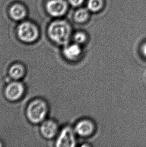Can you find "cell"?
Instances as JSON below:
<instances>
[{"mask_svg": "<svg viewBox=\"0 0 146 147\" xmlns=\"http://www.w3.org/2000/svg\"><path fill=\"white\" fill-rule=\"evenodd\" d=\"M50 39L54 43L64 46L69 44L72 34L70 24L64 20H56L50 24L47 29Z\"/></svg>", "mask_w": 146, "mask_h": 147, "instance_id": "cell-1", "label": "cell"}, {"mask_svg": "<svg viewBox=\"0 0 146 147\" xmlns=\"http://www.w3.org/2000/svg\"><path fill=\"white\" fill-rule=\"evenodd\" d=\"M46 9L51 16L59 17L67 12L68 4L64 0H50L46 3Z\"/></svg>", "mask_w": 146, "mask_h": 147, "instance_id": "cell-8", "label": "cell"}, {"mask_svg": "<svg viewBox=\"0 0 146 147\" xmlns=\"http://www.w3.org/2000/svg\"><path fill=\"white\" fill-rule=\"evenodd\" d=\"M8 74L13 80H20L26 76V67L20 62L14 63L10 66Z\"/></svg>", "mask_w": 146, "mask_h": 147, "instance_id": "cell-10", "label": "cell"}, {"mask_svg": "<svg viewBox=\"0 0 146 147\" xmlns=\"http://www.w3.org/2000/svg\"><path fill=\"white\" fill-rule=\"evenodd\" d=\"M87 6L89 11L96 13L102 9L104 1L103 0H88Z\"/></svg>", "mask_w": 146, "mask_h": 147, "instance_id": "cell-13", "label": "cell"}, {"mask_svg": "<svg viewBox=\"0 0 146 147\" xmlns=\"http://www.w3.org/2000/svg\"><path fill=\"white\" fill-rule=\"evenodd\" d=\"M82 46L75 43L64 46L63 54L66 59L71 62L77 61L82 56Z\"/></svg>", "mask_w": 146, "mask_h": 147, "instance_id": "cell-9", "label": "cell"}, {"mask_svg": "<svg viewBox=\"0 0 146 147\" xmlns=\"http://www.w3.org/2000/svg\"><path fill=\"white\" fill-rule=\"evenodd\" d=\"M17 37L20 41L26 44H32L39 38L40 31L36 24L31 22H24L17 27Z\"/></svg>", "mask_w": 146, "mask_h": 147, "instance_id": "cell-3", "label": "cell"}, {"mask_svg": "<svg viewBox=\"0 0 146 147\" xmlns=\"http://www.w3.org/2000/svg\"><path fill=\"white\" fill-rule=\"evenodd\" d=\"M89 17V11L88 9L81 8L76 11L74 18L76 22L83 23L86 22Z\"/></svg>", "mask_w": 146, "mask_h": 147, "instance_id": "cell-12", "label": "cell"}, {"mask_svg": "<svg viewBox=\"0 0 146 147\" xmlns=\"http://www.w3.org/2000/svg\"><path fill=\"white\" fill-rule=\"evenodd\" d=\"M70 4L73 7H79L83 4L84 0H68Z\"/></svg>", "mask_w": 146, "mask_h": 147, "instance_id": "cell-15", "label": "cell"}, {"mask_svg": "<svg viewBox=\"0 0 146 147\" xmlns=\"http://www.w3.org/2000/svg\"><path fill=\"white\" fill-rule=\"evenodd\" d=\"M74 129L77 136L80 137L88 138L94 134L96 127L93 121L84 119L77 122Z\"/></svg>", "mask_w": 146, "mask_h": 147, "instance_id": "cell-6", "label": "cell"}, {"mask_svg": "<svg viewBox=\"0 0 146 147\" xmlns=\"http://www.w3.org/2000/svg\"><path fill=\"white\" fill-rule=\"evenodd\" d=\"M77 135L74 129L65 127L60 130L56 140V146L58 147H74L77 145Z\"/></svg>", "mask_w": 146, "mask_h": 147, "instance_id": "cell-4", "label": "cell"}, {"mask_svg": "<svg viewBox=\"0 0 146 147\" xmlns=\"http://www.w3.org/2000/svg\"><path fill=\"white\" fill-rule=\"evenodd\" d=\"M1 146H2V143L0 142V147H1Z\"/></svg>", "mask_w": 146, "mask_h": 147, "instance_id": "cell-17", "label": "cell"}, {"mask_svg": "<svg viewBox=\"0 0 146 147\" xmlns=\"http://www.w3.org/2000/svg\"><path fill=\"white\" fill-rule=\"evenodd\" d=\"M140 51L143 56L146 59V42L144 43L141 46Z\"/></svg>", "mask_w": 146, "mask_h": 147, "instance_id": "cell-16", "label": "cell"}, {"mask_svg": "<svg viewBox=\"0 0 146 147\" xmlns=\"http://www.w3.org/2000/svg\"><path fill=\"white\" fill-rule=\"evenodd\" d=\"M27 9L24 4L15 3L10 7L9 13L11 18L14 21H18L24 19L27 15Z\"/></svg>", "mask_w": 146, "mask_h": 147, "instance_id": "cell-11", "label": "cell"}, {"mask_svg": "<svg viewBox=\"0 0 146 147\" xmlns=\"http://www.w3.org/2000/svg\"><path fill=\"white\" fill-rule=\"evenodd\" d=\"M25 90V85L20 80H13L5 88L4 95L9 101H18L23 98Z\"/></svg>", "mask_w": 146, "mask_h": 147, "instance_id": "cell-5", "label": "cell"}, {"mask_svg": "<svg viewBox=\"0 0 146 147\" xmlns=\"http://www.w3.org/2000/svg\"><path fill=\"white\" fill-rule=\"evenodd\" d=\"M49 111V107L47 101L41 98H36L28 103L26 115L31 123L38 124L47 119Z\"/></svg>", "mask_w": 146, "mask_h": 147, "instance_id": "cell-2", "label": "cell"}, {"mask_svg": "<svg viewBox=\"0 0 146 147\" xmlns=\"http://www.w3.org/2000/svg\"><path fill=\"white\" fill-rule=\"evenodd\" d=\"M87 39L88 38L87 35L84 32H77L73 36V40L74 43L81 46L87 42Z\"/></svg>", "mask_w": 146, "mask_h": 147, "instance_id": "cell-14", "label": "cell"}, {"mask_svg": "<svg viewBox=\"0 0 146 147\" xmlns=\"http://www.w3.org/2000/svg\"><path fill=\"white\" fill-rule=\"evenodd\" d=\"M40 124V133L46 139L51 140L57 137L60 131L57 121L54 119H46Z\"/></svg>", "mask_w": 146, "mask_h": 147, "instance_id": "cell-7", "label": "cell"}]
</instances>
